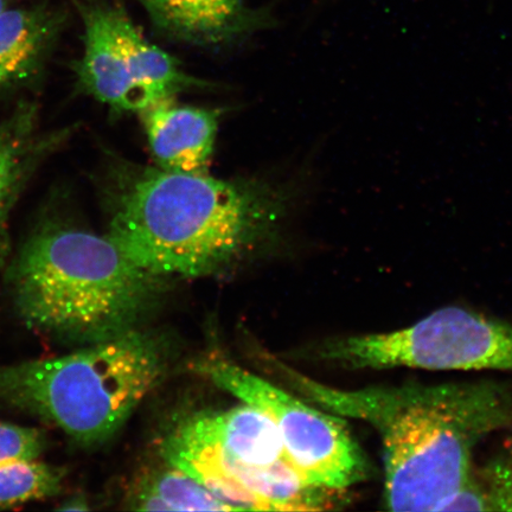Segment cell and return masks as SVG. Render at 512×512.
I'll use <instances>...</instances> for the list:
<instances>
[{
  "label": "cell",
  "instance_id": "5b68a950",
  "mask_svg": "<svg viewBox=\"0 0 512 512\" xmlns=\"http://www.w3.org/2000/svg\"><path fill=\"white\" fill-rule=\"evenodd\" d=\"M320 360L349 370L416 368L512 373V324L444 307L406 329L332 339Z\"/></svg>",
  "mask_w": 512,
  "mask_h": 512
},
{
  "label": "cell",
  "instance_id": "30bf717a",
  "mask_svg": "<svg viewBox=\"0 0 512 512\" xmlns=\"http://www.w3.org/2000/svg\"><path fill=\"white\" fill-rule=\"evenodd\" d=\"M68 136V130L43 132L38 107L31 102H21L0 121V266L9 258L12 210L38 166Z\"/></svg>",
  "mask_w": 512,
  "mask_h": 512
},
{
  "label": "cell",
  "instance_id": "3957f363",
  "mask_svg": "<svg viewBox=\"0 0 512 512\" xmlns=\"http://www.w3.org/2000/svg\"><path fill=\"white\" fill-rule=\"evenodd\" d=\"M162 279L134 264L107 234L57 217L32 230L6 271L22 322L80 348L137 329Z\"/></svg>",
  "mask_w": 512,
  "mask_h": 512
},
{
  "label": "cell",
  "instance_id": "ba28073f",
  "mask_svg": "<svg viewBox=\"0 0 512 512\" xmlns=\"http://www.w3.org/2000/svg\"><path fill=\"white\" fill-rule=\"evenodd\" d=\"M165 462L187 473L236 510H322V492L306 484L288 463L266 469L247 466L214 441L179 425L162 444Z\"/></svg>",
  "mask_w": 512,
  "mask_h": 512
},
{
  "label": "cell",
  "instance_id": "5bb4252c",
  "mask_svg": "<svg viewBox=\"0 0 512 512\" xmlns=\"http://www.w3.org/2000/svg\"><path fill=\"white\" fill-rule=\"evenodd\" d=\"M131 509L143 511H236L177 467L165 469L142 479L133 491Z\"/></svg>",
  "mask_w": 512,
  "mask_h": 512
},
{
  "label": "cell",
  "instance_id": "7c38bea8",
  "mask_svg": "<svg viewBox=\"0 0 512 512\" xmlns=\"http://www.w3.org/2000/svg\"><path fill=\"white\" fill-rule=\"evenodd\" d=\"M182 425L214 441L247 466L266 469L288 462L283 440L270 416L248 403L228 411L197 414Z\"/></svg>",
  "mask_w": 512,
  "mask_h": 512
},
{
  "label": "cell",
  "instance_id": "8992f818",
  "mask_svg": "<svg viewBox=\"0 0 512 512\" xmlns=\"http://www.w3.org/2000/svg\"><path fill=\"white\" fill-rule=\"evenodd\" d=\"M83 54L76 86L114 114L140 113L207 83L184 72L174 56L147 41L120 6H80Z\"/></svg>",
  "mask_w": 512,
  "mask_h": 512
},
{
  "label": "cell",
  "instance_id": "6da1fadb",
  "mask_svg": "<svg viewBox=\"0 0 512 512\" xmlns=\"http://www.w3.org/2000/svg\"><path fill=\"white\" fill-rule=\"evenodd\" d=\"M293 194L258 179L120 163L107 189L106 234L158 277H207L274 238Z\"/></svg>",
  "mask_w": 512,
  "mask_h": 512
},
{
  "label": "cell",
  "instance_id": "4fadbf2b",
  "mask_svg": "<svg viewBox=\"0 0 512 512\" xmlns=\"http://www.w3.org/2000/svg\"><path fill=\"white\" fill-rule=\"evenodd\" d=\"M63 22L57 12L42 9L0 14V92L23 86L41 72Z\"/></svg>",
  "mask_w": 512,
  "mask_h": 512
},
{
  "label": "cell",
  "instance_id": "2e32d148",
  "mask_svg": "<svg viewBox=\"0 0 512 512\" xmlns=\"http://www.w3.org/2000/svg\"><path fill=\"white\" fill-rule=\"evenodd\" d=\"M47 447L46 432L0 421V465L15 460L40 459Z\"/></svg>",
  "mask_w": 512,
  "mask_h": 512
},
{
  "label": "cell",
  "instance_id": "8fae6325",
  "mask_svg": "<svg viewBox=\"0 0 512 512\" xmlns=\"http://www.w3.org/2000/svg\"><path fill=\"white\" fill-rule=\"evenodd\" d=\"M164 34L197 46H219L260 22L245 0H140Z\"/></svg>",
  "mask_w": 512,
  "mask_h": 512
},
{
  "label": "cell",
  "instance_id": "d6986e66",
  "mask_svg": "<svg viewBox=\"0 0 512 512\" xmlns=\"http://www.w3.org/2000/svg\"><path fill=\"white\" fill-rule=\"evenodd\" d=\"M56 509L63 511H86L91 508L88 507V502L85 497L73 496L63 501Z\"/></svg>",
  "mask_w": 512,
  "mask_h": 512
},
{
  "label": "cell",
  "instance_id": "52a82bcc",
  "mask_svg": "<svg viewBox=\"0 0 512 512\" xmlns=\"http://www.w3.org/2000/svg\"><path fill=\"white\" fill-rule=\"evenodd\" d=\"M194 371L243 403L265 412L283 440L286 458L306 484L343 491L369 477V463L347 425L223 358L208 357Z\"/></svg>",
  "mask_w": 512,
  "mask_h": 512
},
{
  "label": "cell",
  "instance_id": "ffe728a7",
  "mask_svg": "<svg viewBox=\"0 0 512 512\" xmlns=\"http://www.w3.org/2000/svg\"><path fill=\"white\" fill-rule=\"evenodd\" d=\"M4 10H6V2L5 0H0V14H2Z\"/></svg>",
  "mask_w": 512,
  "mask_h": 512
},
{
  "label": "cell",
  "instance_id": "9a60e30c",
  "mask_svg": "<svg viewBox=\"0 0 512 512\" xmlns=\"http://www.w3.org/2000/svg\"><path fill=\"white\" fill-rule=\"evenodd\" d=\"M66 470L40 459L0 465V509H10L60 494Z\"/></svg>",
  "mask_w": 512,
  "mask_h": 512
},
{
  "label": "cell",
  "instance_id": "ac0fdd59",
  "mask_svg": "<svg viewBox=\"0 0 512 512\" xmlns=\"http://www.w3.org/2000/svg\"><path fill=\"white\" fill-rule=\"evenodd\" d=\"M441 511H492L488 491L482 479L473 476Z\"/></svg>",
  "mask_w": 512,
  "mask_h": 512
},
{
  "label": "cell",
  "instance_id": "e0dca14e",
  "mask_svg": "<svg viewBox=\"0 0 512 512\" xmlns=\"http://www.w3.org/2000/svg\"><path fill=\"white\" fill-rule=\"evenodd\" d=\"M479 478L488 491L492 511H512V454L494 460Z\"/></svg>",
  "mask_w": 512,
  "mask_h": 512
},
{
  "label": "cell",
  "instance_id": "7a4b0ae2",
  "mask_svg": "<svg viewBox=\"0 0 512 512\" xmlns=\"http://www.w3.org/2000/svg\"><path fill=\"white\" fill-rule=\"evenodd\" d=\"M277 364L307 401L342 418L366 422L379 434L388 510H443L475 476L476 447L512 426V395L499 383L339 389Z\"/></svg>",
  "mask_w": 512,
  "mask_h": 512
},
{
  "label": "cell",
  "instance_id": "277c9868",
  "mask_svg": "<svg viewBox=\"0 0 512 512\" xmlns=\"http://www.w3.org/2000/svg\"><path fill=\"white\" fill-rule=\"evenodd\" d=\"M162 342L132 329L72 354L0 367V403L36 416L76 444L105 443L157 386Z\"/></svg>",
  "mask_w": 512,
  "mask_h": 512
},
{
  "label": "cell",
  "instance_id": "9c48e42d",
  "mask_svg": "<svg viewBox=\"0 0 512 512\" xmlns=\"http://www.w3.org/2000/svg\"><path fill=\"white\" fill-rule=\"evenodd\" d=\"M139 114L158 168L182 174L208 172L219 133L220 110L179 105L168 99Z\"/></svg>",
  "mask_w": 512,
  "mask_h": 512
}]
</instances>
